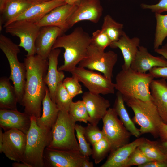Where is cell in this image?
I'll use <instances>...</instances> for the list:
<instances>
[{"instance_id": "cell-42", "label": "cell", "mask_w": 167, "mask_h": 167, "mask_svg": "<svg viewBox=\"0 0 167 167\" xmlns=\"http://www.w3.org/2000/svg\"><path fill=\"white\" fill-rule=\"evenodd\" d=\"M138 167H167V162L153 161L140 165Z\"/></svg>"}, {"instance_id": "cell-9", "label": "cell", "mask_w": 167, "mask_h": 167, "mask_svg": "<svg viewBox=\"0 0 167 167\" xmlns=\"http://www.w3.org/2000/svg\"><path fill=\"white\" fill-rule=\"evenodd\" d=\"M102 120V131L110 144L111 152L130 143L132 135L118 118L113 108H109Z\"/></svg>"}, {"instance_id": "cell-41", "label": "cell", "mask_w": 167, "mask_h": 167, "mask_svg": "<svg viewBox=\"0 0 167 167\" xmlns=\"http://www.w3.org/2000/svg\"><path fill=\"white\" fill-rule=\"evenodd\" d=\"M150 73L154 78H161L167 80V66H155L149 71Z\"/></svg>"}, {"instance_id": "cell-1", "label": "cell", "mask_w": 167, "mask_h": 167, "mask_svg": "<svg viewBox=\"0 0 167 167\" xmlns=\"http://www.w3.org/2000/svg\"><path fill=\"white\" fill-rule=\"evenodd\" d=\"M26 81L23 96L20 105L24 107V112L37 118L41 116V106L47 87L45 78L48 68V59L38 55L26 56Z\"/></svg>"}, {"instance_id": "cell-37", "label": "cell", "mask_w": 167, "mask_h": 167, "mask_svg": "<svg viewBox=\"0 0 167 167\" xmlns=\"http://www.w3.org/2000/svg\"><path fill=\"white\" fill-rule=\"evenodd\" d=\"M91 44L102 50L109 46L112 43L110 39L102 29L97 30L92 33Z\"/></svg>"}, {"instance_id": "cell-23", "label": "cell", "mask_w": 167, "mask_h": 167, "mask_svg": "<svg viewBox=\"0 0 167 167\" xmlns=\"http://www.w3.org/2000/svg\"><path fill=\"white\" fill-rule=\"evenodd\" d=\"M140 40L138 37L130 38L124 32L117 41L112 42L109 46L112 48H119L123 57L124 63L122 69H127L134 59L139 46Z\"/></svg>"}, {"instance_id": "cell-20", "label": "cell", "mask_w": 167, "mask_h": 167, "mask_svg": "<svg viewBox=\"0 0 167 167\" xmlns=\"http://www.w3.org/2000/svg\"><path fill=\"white\" fill-rule=\"evenodd\" d=\"M166 66L167 59L164 57L154 56L148 52L146 47L139 46L130 68L137 72L144 73L154 67Z\"/></svg>"}, {"instance_id": "cell-4", "label": "cell", "mask_w": 167, "mask_h": 167, "mask_svg": "<svg viewBox=\"0 0 167 167\" xmlns=\"http://www.w3.org/2000/svg\"><path fill=\"white\" fill-rule=\"evenodd\" d=\"M123 96L124 102L134 112L132 119L140 126L141 135L150 133L155 138L159 137V127L162 121L152 100L144 101L131 96Z\"/></svg>"}, {"instance_id": "cell-30", "label": "cell", "mask_w": 167, "mask_h": 167, "mask_svg": "<svg viewBox=\"0 0 167 167\" xmlns=\"http://www.w3.org/2000/svg\"><path fill=\"white\" fill-rule=\"evenodd\" d=\"M156 26L153 44L154 49L159 48L167 37V15L155 13Z\"/></svg>"}, {"instance_id": "cell-27", "label": "cell", "mask_w": 167, "mask_h": 167, "mask_svg": "<svg viewBox=\"0 0 167 167\" xmlns=\"http://www.w3.org/2000/svg\"><path fill=\"white\" fill-rule=\"evenodd\" d=\"M9 78L2 77L0 79V108L17 110V98L14 88Z\"/></svg>"}, {"instance_id": "cell-11", "label": "cell", "mask_w": 167, "mask_h": 167, "mask_svg": "<svg viewBox=\"0 0 167 167\" xmlns=\"http://www.w3.org/2000/svg\"><path fill=\"white\" fill-rule=\"evenodd\" d=\"M70 73L91 92L104 95L114 93L115 84L100 73L78 66Z\"/></svg>"}, {"instance_id": "cell-19", "label": "cell", "mask_w": 167, "mask_h": 167, "mask_svg": "<svg viewBox=\"0 0 167 167\" xmlns=\"http://www.w3.org/2000/svg\"><path fill=\"white\" fill-rule=\"evenodd\" d=\"M60 52L61 50L59 48L51 50L48 57V68L45 78L50 97L54 103L57 86L60 82L63 81L65 77L63 71H59L57 68L58 57Z\"/></svg>"}, {"instance_id": "cell-38", "label": "cell", "mask_w": 167, "mask_h": 167, "mask_svg": "<svg viewBox=\"0 0 167 167\" xmlns=\"http://www.w3.org/2000/svg\"><path fill=\"white\" fill-rule=\"evenodd\" d=\"M79 82L75 77L72 75L71 77H66L62 81L64 86L73 99L77 95L83 93Z\"/></svg>"}, {"instance_id": "cell-36", "label": "cell", "mask_w": 167, "mask_h": 167, "mask_svg": "<svg viewBox=\"0 0 167 167\" xmlns=\"http://www.w3.org/2000/svg\"><path fill=\"white\" fill-rule=\"evenodd\" d=\"M84 135L88 142L92 146L105 137L102 130L99 129L97 125L90 123L85 127Z\"/></svg>"}, {"instance_id": "cell-10", "label": "cell", "mask_w": 167, "mask_h": 167, "mask_svg": "<svg viewBox=\"0 0 167 167\" xmlns=\"http://www.w3.org/2000/svg\"><path fill=\"white\" fill-rule=\"evenodd\" d=\"M5 32L20 39L18 46L27 52L26 56L34 55L36 54L35 42L41 27L35 23L26 20H17L7 25Z\"/></svg>"}, {"instance_id": "cell-17", "label": "cell", "mask_w": 167, "mask_h": 167, "mask_svg": "<svg viewBox=\"0 0 167 167\" xmlns=\"http://www.w3.org/2000/svg\"><path fill=\"white\" fill-rule=\"evenodd\" d=\"M31 117L24 112L17 110L0 109V127L4 131L18 129L26 134L30 126Z\"/></svg>"}, {"instance_id": "cell-15", "label": "cell", "mask_w": 167, "mask_h": 167, "mask_svg": "<svg viewBox=\"0 0 167 167\" xmlns=\"http://www.w3.org/2000/svg\"><path fill=\"white\" fill-rule=\"evenodd\" d=\"M82 98L90 117L88 122L92 124L98 125L109 108L110 104L109 100L99 94L88 91L85 92Z\"/></svg>"}, {"instance_id": "cell-3", "label": "cell", "mask_w": 167, "mask_h": 167, "mask_svg": "<svg viewBox=\"0 0 167 167\" xmlns=\"http://www.w3.org/2000/svg\"><path fill=\"white\" fill-rule=\"evenodd\" d=\"M154 77L149 73H141L131 68L120 71L115 77V89L123 96L143 101L151 100L150 84Z\"/></svg>"}, {"instance_id": "cell-47", "label": "cell", "mask_w": 167, "mask_h": 167, "mask_svg": "<svg viewBox=\"0 0 167 167\" xmlns=\"http://www.w3.org/2000/svg\"><path fill=\"white\" fill-rule=\"evenodd\" d=\"M93 164L92 162L89 161V158H86L84 161L82 167H93Z\"/></svg>"}, {"instance_id": "cell-6", "label": "cell", "mask_w": 167, "mask_h": 167, "mask_svg": "<svg viewBox=\"0 0 167 167\" xmlns=\"http://www.w3.org/2000/svg\"><path fill=\"white\" fill-rule=\"evenodd\" d=\"M76 122L64 110H60L56 121L51 131L48 147L59 150L79 151L75 135Z\"/></svg>"}, {"instance_id": "cell-33", "label": "cell", "mask_w": 167, "mask_h": 167, "mask_svg": "<svg viewBox=\"0 0 167 167\" xmlns=\"http://www.w3.org/2000/svg\"><path fill=\"white\" fill-rule=\"evenodd\" d=\"M92 146V157L96 164L103 160L111 150L110 144L105 137Z\"/></svg>"}, {"instance_id": "cell-7", "label": "cell", "mask_w": 167, "mask_h": 167, "mask_svg": "<svg viewBox=\"0 0 167 167\" xmlns=\"http://www.w3.org/2000/svg\"><path fill=\"white\" fill-rule=\"evenodd\" d=\"M19 47L9 38L0 35V48L8 60L10 68L9 78L13 83L18 103L20 105L24 92L26 70L24 63L20 62L18 58V54L20 52Z\"/></svg>"}, {"instance_id": "cell-8", "label": "cell", "mask_w": 167, "mask_h": 167, "mask_svg": "<svg viewBox=\"0 0 167 167\" xmlns=\"http://www.w3.org/2000/svg\"><path fill=\"white\" fill-rule=\"evenodd\" d=\"M117 60L118 55L114 51L105 52L91 44L85 57L78 66L99 71L112 80L113 69Z\"/></svg>"}, {"instance_id": "cell-40", "label": "cell", "mask_w": 167, "mask_h": 167, "mask_svg": "<svg viewBox=\"0 0 167 167\" xmlns=\"http://www.w3.org/2000/svg\"><path fill=\"white\" fill-rule=\"evenodd\" d=\"M141 6L143 9H149L155 13L167 12V0H160L157 3L153 5L143 3Z\"/></svg>"}, {"instance_id": "cell-39", "label": "cell", "mask_w": 167, "mask_h": 167, "mask_svg": "<svg viewBox=\"0 0 167 167\" xmlns=\"http://www.w3.org/2000/svg\"><path fill=\"white\" fill-rule=\"evenodd\" d=\"M153 160L149 158L139 148H136L130 156L125 167L139 166Z\"/></svg>"}, {"instance_id": "cell-2", "label": "cell", "mask_w": 167, "mask_h": 167, "mask_svg": "<svg viewBox=\"0 0 167 167\" xmlns=\"http://www.w3.org/2000/svg\"><path fill=\"white\" fill-rule=\"evenodd\" d=\"M91 42V37L81 27L75 28L69 34L58 37L52 49L61 48L65 49L64 63L58 70L70 72L72 71L85 57Z\"/></svg>"}, {"instance_id": "cell-29", "label": "cell", "mask_w": 167, "mask_h": 167, "mask_svg": "<svg viewBox=\"0 0 167 167\" xmlns=\"http://www.w3.org/2000/svg\"><path fill=\"white\" fill-rule=\"evenodd\" d=\"M123 24L116 21L109 15L104 18L101 29L107 35L112 43L118 41L124 32Z\"/></svg>"}, {"instance_id": "cell-49", "label": "cell", "mask_w": 167, "mask_h": 167, "mask_svg": "<svg viewBox=\"0 0 167 167\" xmlns=\"http://www.w3.org/2000/svg\"><path fill=\"white\" fill-rule=\"evenodd\" d=\"M3 132H2V128H0V152L1 151L2 144V135Z\"/></svg>"}, {"instance_id": "cell-31", "label": "cell", "mask_w": 167, "mask_h": 167, "mask_svg": "<svg viewBox=\"0 0 167 167\" xmlns=\"http://www.w3.org/2000/svg\"><path fill=\"white\" fill-rule=\"evenodd\" d=\"M139 148L147 156L152 160L167 162L165 156L157 146V141H152L146 138Z\"/></svg>"}, {"instance_id": "cell-24", "label": "cell", "mask_w": 167, "mask_h": 167, "mask_svg": "<svg viewBox=\"0 0 167 167\" xmlns=\"http://www.w3.org/2000/svg\"><path fill=\"white\" fill-rule=\"evenodd\" d=\"M66 3V0H51L32 5L13 22L26 20L35 23L55 8Z\"/></svg>"}, {"instance_id": "cell-35", "label": "cell", "mask_w": 167, "mask_h": 167, "mask_svg": "<svg viewBox=\"0 0 167 167\" xmlns=\"http://www.w3.org/2000/svg\"><path fill=\"white\" fill-rule=\"evenodd\" d=\"M84 128L82 125L76 124L75 131L78 140L79 151L82 155L89 158V156L92 154V149L85 136Z\"/></svg>"}, {"instance_id": "cell-25", "label": "cell", "mask_w": 167, "mask_h": 167, "mask_svg": "<svg viewBox=\"0 0 167 167\" xmlns=\"http://www.w3.org/2000/svg\"><path fill=\"white\" fill-rule=\"evenodd\" d=\"M42 105V113L39 118H36V122L41 128L51 131L56 121L60 110L51 99L48 87Z\"/></svg>"}, {"instance_id": "cell-18", "label": "cell", "mask_w": 167, "mask_h": 167, "mask_svg": "<svg viewBox=\"0 0 167 167\" xmlns=\"http://www.w3.org/2000/svg\"><path fill=\"white\" fill-rule=\"evenodd\" d=\"M76 6L75 3L72 4L66 3L55 8L35 24L41 27L46 26L58 27L63 33L66 32V21Z\"/></svg>"}, {"instance_id": "cell-46", "label": "cell", "mask_w": 167, "mask_h": 167, "mask_svg": "<svg viewBox=\"0 0 167 167\" xmlns=\"http://www.w3.org/2000/svg\"><path fill=\"white\" fill-rule=\"evenodd\" d=\"M12 166L13 167H31L28 164L21 162L15 161L13 163Z\"/></svg>"}, {"instance_id": "cell-26", "label": "cell", "mask_w": 167, "mask_h": 167, "mask_svg": "<svg viewBox=\"0 0 167 167\" xmlns=\"http://www.w3.org/2000/svg\"><path fill=\"white\" fill-rule=\"evenodd\" d=\"M32 5L24 0H6L3 10L0 12V31L3 24L5 27Z\"/></svg>"}, {"instance_id": "cell-48", "label": "cell", "mask_w": 167, "mask_h": 167, "mask_svg": "<svg viewBox=\"0 0 167 167\" xmlns=\"http://www.w3.org/2000/svg\"><path fill=\"white\" fill-rule=\"evenodd\" d=\"M26 2L33 5L43 2L49 1L51 0H24Z\"/></svg>"}, {"instance_id": "cell-5", "label": "cell", "mask_w": 167, "mask_h": 167, "mask_svg": "<svg viewBox=\"0 0 167 167\" xmlns=\"http://www.w3.org/2000/svg\"><path fill=\"white\" fill-rule=\"evenodd\" d=\"M51 131L39 127L36 118L31 116L30 126L26 134V146L23 162L31 167H44V153L50 142Z\"/></svg>"}, {"instance_id": "cell-22", "label": "cell", "mask_w": 167, "mask_h": 167, "mask_svg": "<svg viewBox=\"0 0 167 167\" xmlns=\"http://www.w3.org/2000/svg\"><path fill=\"white\" fill-rule=\"evenodd\" d=\"M151 100L156 105L162 122L167 124V82L153 79L150 86Z\"/></svg>"}, {"instance_id": "cell-51", "label": "cell", "mask_w": 167, "mask_h": 167, "mask_svg": "<svg viewBox=\"0 0 167 167\" xmlns=\"http://www.w3.org/2000/svg\"></svg>"}, {"instance_id": "cell-32", "label": "cell", "mask_w": 167, "mask_h": 167, "mask_svg": "<svg viewBox=\"0 0 167 167\" xmlns=\"http://www.w3.org/2000/svg\"><path fill=\"white\" fill-rule=\"evenodd\" d=\"M68 112L76 122H83L87 123L90 117L85 103L82 100L72 101L70 106Z\"/></svg>"}, {"instance_id": "cell-21", "label": "cell", "mask_w": 167, "mask_h": 167, "mask_svg": "<svg viewBox=\"0 0 167 167\" xmlns=\"http://www.w3.org/2000/svg\"><path fill=\"white\" fill-rule=\"evenodd\" d=\"M146 138H138L131 143L111 152L105 162L101 167H125L135 149L144 142Z\"/></svg>"}, {"instance_id": "cell-13", "label": "cell", "mask_w": 167, "mask_h": 167, "mask_svg": "<svg viewBox=\"0 0 167 167\" xmlns=\"http://www.w3.org/2000/svg\"><path fill=\"white\" fill-rule=\"evenodd\" d=\"M26 134L15 129L4 131L1 151L11 160L23 162L26 143Z\"/></svg>"}, {"instance_id": "cell-45", "label": "cell", "mask_w": 167, "mask_h": 167, "mask_svg": "<svg viewBox=\"0 0 167 167\" xmlns=\"http://www.w3.org/2000/svg\"><path fill=\"white\" fill-rule=\"evenodd\" d=\"M154 51L167 59V43L160 48L154 49Z\"/></svg>"}, {"instance_id": "cell-14", "label": "cell", "mask_w": 167, "mask_h": 167, "mask_svg": "<svg viewBox=\"0 0 167 167\" xmlns=\"http://www.w3.org/2000/svg\"><path fill=\"white\" fill-rule=\"evenodd\" d=\"M75 3L76 8L66 21V32L83 20L96 23L102 15L103 9L99 0H79Z\"/></svg>"}, {"instance_id": "cell-43", "label": "cell", "mask_w": 167, "mask_h": 167, "mask_svg": "<svg viewBox=\"0 0 167 167\" xmlns=\"http://www.w3.org/2000/svg\"><path fill=\"white\" fill-rule=\"evenodd\" d=\"M159 132L160 140L167 141V124L162 122L159 127Z\"/></svg>"}, {"instance_id": "cell-28", "label": "cell", "mask_w": 167, "mask_h": 167, "mask_svg": "<svg viewBox=\"0 0 167 167\" xmlns=\"http://www.w3.org/2000/svg\"><path fill=\"white\" fill-rule=\"evenodd\" d=\"M124 102L122 95L118 91L113 108L126 129L132 135L139 138L141 135L139 129L136 127L130 118L125 108Z\"/></svg>"}, {"instance_id": "cell-12", "label": "cell", "mask_w": 167, "mask_h": 167, "mask_svg": "<svg viewBox=\"0 0 167 167\" xmlns=\"http://www.w3.org/2000/svg\"><path fill=\"white\" fill-rule=\"evenodd\" d=\"M87 157L79 151L64 150L47 147L43 155L44 167H82Z\"/></svg>"}, {"instance_id": "cell-34", "label": "cell", "mask_w": 167, "mask_h": 167, "mask_svg": "<svg viewBox=\"0 0 167 167\" xmlns=\"http://www.w3.org/2000/svg\"><path fill=\"white\" fill-rule=\"evenodd\" d=\"M72 99L64 86L62 81L60 82L57 88L55 98V103L59 110L68 112Z\"/></svg>"}, {"instance_id": "cell-44", "label": "cell", "mask_w": 167, "mask_h": 167, "mask_svg": "<svg viewBox=\"0 0 167 167\" xmlns=\"http://www.w3.org/2000/svg\"><path fill=\"white\" fill-rule=\"evenodd\" d=\"M157 146L165 156L167 160V141H157Z\"/></svg>"}, {"instance_id": "cell-50", "label": "cell", "mask_w": 167, "mask_h": 167, "mask_svg": "<svg viewBox=\"0 0 167 167\" xmlns=\"http://www.w3.org/2000/svg\"><path fill=\"white\" fill-rule=\"evenodd\" d=\"M79 0H66V3L72 4L75 3L76 2Z\"/></svg>"}, {"instance_id": "cell-16", "label": "cell", "mask_w": 167, "mask_h": 167, "mask_svg": "<svg viewBox=\"0 0 167 167\" xmlns=\"http://www.w3.org/2000/svg\"><path fill=\"white\" fill-rule=\"evenodd\" d=\"M62 34V29L57 26L41 27L35 42L36 54L43 59H47L56 40Z\"/></svg>"}]
</instances>
